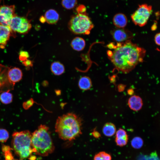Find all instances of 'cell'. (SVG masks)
Here are the masks:
<instances>
[{"instance_id": "ffe728a7", "label": "cell", "mask_w": 160, "mask_h": 160, "mask_svg": "<svg viewBox=\"0 0 160 160\" xmlns=\"http://www.w3.org/2000/svg\"><path fill=\"white\" fill-rule=\"evenodd\" d=\"M77 0H62V5L65 8L70 9L74 8L77 4Z\"/></svg>"}, {"instance_id": "8fae6325", "label": "cell", "mask_w": 160, "mask_h": 160, "mask_svg": "<svg viewBox=\"0 0 160 160\" xmlns=\"http://www.w3.org/2000/svg\"><path fill=\"white\" fill-rule=\"evenodd\" d=\"M12 31L9 26L0 24V46L5 45L9 39Z\"/></svg>"}, {"instance_id": "277c9868", "label": "cell", "mask_w": 160, "mask_h": 160, "mask_svg": "<svg viewBox=\"0 0 160 160\" xmlns=\"http://www.w3.org/2000/svg\"><path fill=\"white\" fill-rule=\"evenodd\" d=\"M32 134L28 130L15 132L12 135V145L15 153L22 160L33 153L31 145Z\"/></svg>"}, {"instance_id": "5bb4252c", "label": "cell", "mask_w": 160, "mask_h": 160, "mask_svg": "<svg viewBox=\"0 0 160 160\" xmlns=\"http://www.w3.org/2000/svg\"><path fill=\"white\" fill-rule=\"evenodd\" d=\"M44 17L46 22L50 24L57 23L59 18V15L58 12L52 9L47 10L45 13Z\"/></svg>"}, {"instance_id": "83f0119b", "label": "cell", "mask_w": 160, "mask_h": 160, "mask_svg": "<svg viewBox=\"0 0 160 160\" xmlns=\"http://www.w3.org/2000/svg\"><path fill=\"white\" fill-rule=\"evenodd\" d=\"M76 10L78 14L86 13V9L85 6L81 4L79 5L76 8Z\"/></svg>"}, {"instance_id": "cb8c5ba5", "label": "cell", "mask_w": 160, "mask_h": 160, "mask_svg": "<svg viewBox=\"0 0 160 160\" xmlns=\"http://www.w3.org/2000/svg\"><path fill=\"white\" fill-rule=\"evenodd\" d=\"M116 138L128 139V136L124 130L120 128L116 132Z\"/></svg>"}, {"instance_id": "7c38bea8", "label": "cell", "mask_w": 160, "mask_h": 160, "mask_svg": "<svg viewBox=\"0 0 160 160\" xmlns=\"http://www.w3.org/2000/svg\"><path fill=\"white\" fill-rule=\"evenodd\" d=\"M128 104L129 108L132 110L137 111L142 108L143 103L141 98L138 96H132L128 99Z\"/></svg>"}, {"instance_id": "1f68e13d", "label": "cell", "mask_w": 160, "mask_h": 160, "mask_svg": "<svg viewBox=\"0 0 160 160\" xmlns=\"http://www.w3.org/2000/svg\"><path fill=\"white\" fill-rule=\"evenodd\" d=\"M40 21L42 23H45L46 21L45 18L44 16H41L39 18Z\"/></svg>"}, {"instance_id": "7402d4cb", "label": "cell", "mask_w": 160, "mask_h": 160, "mask_svg": "<svg viewBox=\"0 0 160 160\" xmlns=\"http://www.w3.org/2000/svg\"><path fill=\"white\" fill-rule=\"evenodd\" d=\"M94 160H111V157L110 154L101 151L95 156Z\"/></svg>"}, {"instance_id": "e0dca14e", "label": "cell", "mask_w": 160, "mask_h": 160, "mask_svg": "<svg viewBox=\"0 0 160 160\" xmlns=\"http://www.w3.org/2000/svg\"><path fill=\"white\" fill-rule=\"evenodd\" d=\"M50 70L54 75L59 76L62 74L65 71L64 65L59 61L52 63L50 66Z\"/></svg>"}, {"instance_id": "5b68a950", "label": "cell", "mask_w": 160, "mask_h": 160, "mask_svg": "<svg viewBox=\"0 0 160 160\" xmlns=\"http://www.w3.org/2000/svg\"><path fill=\"white\" fill-rule=\"evenodd\" d=\"M69 29L76 34L89 35L94 25L86 13L73 16L68 24Z\"/></svg>"}, {"instance_id": "d590c367", "label": "cell", "mask_w": 160, "mask_h": 160, "mask_svg": "<svg viewBox=\"0 0 160 160\" xmlns=\"http://www.w3.org/2000/svg\"><path fill=\"white\" fill-rule=\"evenodd\" d=\"M12 160H19L17 159H13Z\"/></svg>"}, {"instance_id": "4316f807", "label": "cell", "mask_w": 160, "mask_h": 160, "mask_svg": "<svg viewBox=\"0 0 160 160\" xmlns=\"http://www.w3.org/2000/svg\"><path fill=\"white\" fill-rule=\"evenodd\" d=\"M33 103V100L32 99H31L23 103V107L25 109H28L32 105Z\"/></svg>"}, {"instance_id": "603a6c76", "label": "cell", "mask_w": 160, "mask_h": 160, "mask_svg": "<svg viewBox=\"0 0 160 160\" xmlns=\"http://www.w3.org/2000/svg\"><path fill=\"white\" fill-rule=\"evenodd\" d=\"M9 134L8 131L4 129H0V142H5L9 138Z\"/></svg>"}, {"instance_id": "8992f818", "label": "cell", "mask_w": 160, "mask_h": 160, "mask_svg": "<svg viewBox=\"0 0 160 160\" xmlns=\"http://www.w3.org/2000/svg\"><path fill=\"white\" fill-rule=\"evenodd\" d=\"M152 12L151 6L146 4L140 5L132 15V20L136 25L143 26L147 24Z\"/></svg>"}, {"instance_id": "2e32d148", "label": "cell", "mask_w": 160, "mask_h": 160, "mask_svg": "<svg viewBox=\"0 0 160 160\" xmlns=\"http://www.w3.org/2000/svg\"><path fill=\"white\" fill-rule=\"evenodd\" d=\"M102 131L105 136L108 137L112 136L116 132V126L113 123H106L103 127Z\"/></svg>"}, {"instance_id": "836d02e7", "label": "cell", "mask_w": 160, "mask_h": 160, "mask_svg": "<svg viewBox=\"0 0 160 160\" xmlns=\"http://www.w3.org/2000/svg\"><path fill=\"white\" fill-rule=\"evenodd\" d=\"M128 94L130 95H132L134 93V91L132 89H129L127 90Z\"/></svg>"}, {"instance_id": "6da1fadb", "label": "cell", "mask_w": 160, "mask_h": 160, "mask_svg": "<svg viewBox=\"0 0 160 160\" xmlns=\"http://www.w3.org/2000/svg\"><path fill=\"white\" fill-rule=\"evenodd\" d=\"M111 50L107 52L108 58L115 68L127 73L143 60L146 50L131 40L123 42L111 43L107 45Z\"/></svg>"}, {"instance_id": "44dd1931", "label": "cell", "mask_w": 160, "mask_h": 160, "mask_svg": "<svg viewBox=\"0 0 160 160\" xmlns=\"http://www.w3.org/2000/svg\"><path fill=\"white\" fill-rule=\"evenodd\" d=\"M143 143V139L139 137H136L132 139L131 141V145L133 148L139 149L142 147Z\"/></svg>"}, {"instance_id": "4dcf8cb0", "label": "cell", "mask_w": 160, "mask_h": 160, "mask_svg": "<svg viewBox=\"0 0 160 160\" xmlns=\"http://www.w3.org/2000/svg\"><path fill=\"white\" fill-rule=\"evenodd\" d=\"M93 136L96 138H98L100 136V134L98 131L94 129L92 132Z\"/></svg>"}, {"instance_id": "30bf717a", "label": "cell", "mask_w": 160, "mask_h": 160, "mask_svg": "<svg viewBox=\"0 0 160 160\" xmlns=\"http://www.w3.org/2000/svg\"><path fill=\"white\" fill-rule=\"evenodd\" d=\"M7 75L9 82L13 86L15 83L21 80L23 76L22 71L17 67L9 69L7 71Z\"/></svg>"}, {"instance_id": "484cf974", "label": "cell", "mask_w": 160, "mask_h": 160, "mask_svg": "<svg viewBox=\"0 0 160 160\" xmlns=\"http://www.w3.org/2000/svg\"><path fill=\"white\" fill-rule=\"evenodd\" d=\"M29 55L28 53L24 51H21L19 53V59L22 62L27 59Z\"/></svg>"}, {"instance_id": "f546056e", "label": "cell", "mask_w": 160, "mask_h": 160, "mask_svg": "<svg viewBox=\"0 0 160 160\" xmlns=\"http://www.w3.org/2000/svg\"><path fill=\"white\" fill-rule=\"evenodd\" d=\"M154 41L157 45L160 46V33H157L155 36Z\"/></svg>"}, {"instance_id": "52a82bcc", "label": "cell", "mask_w": 160, "mask_h": 160, "mask_svg": "<svg viewBox=\"0 0 160 160\" xmlns=\"http://www.w3.org/2000/svg\"><path fill=\"white\" fill-rule=\"evenodd\" d=\"M8 26L12 31L22 34L28 33L32 27L30 21L27 18L17 15L11 19Z\"/></svg>"}, {"instance_id": "3957f363", "label": "cell", "mask_w": 160, "mask_h": 160, "mask_svg": "<svg viewBox=\"0 0 160 160\" xmlns=\"http://www.w3.org/2000/svg\"><path fill=\"white\" fill-rule=\"evenodd\" d=\"M31 142L33 153L38 155L45 156L54 150L49 128L46 125L41 124L32 134Z\"/></svg>"}, {"instance_id": "9c48e42d", "label": "cell", "mask_w": 160, "mask_h": 160, "mask_svg": "<svg viewBox=\"0 0 160 160\" xmlns=\"http://www.w3.org/2000/svg\"><path fill=\"white\" fill-rule=\"evenodd\" d=\"M111 33L113 39L116 42H123L131 40L133 37L131 32L124 28L114 29L111 30Z\"/></svg>"}, {"instance_id": "f1b7e54d", "label": "cell", "mask_w": 160, "mask_h": 160, "mask_svg": "<svg viewBox=\"0 0 160 160\" xmlns=\"http://www.w3.org/2000/svg\"><path fill=\"white\" fill-rule=\"evenodd\" d=\"M23 65L26 67H31L33 65V63L31 61L28 59L23 61Z\"/></svg>"}, {"instance_id": "ac0fdd59", "label": "cell", "mask_w": 160, "mask_h": 160, "mask_svg": "<svg viewBox=\"0 0 160 160\" xmlns=\"http://www.w3.org/2000/svg\"><path fill=\"white\" fill-rule=\"evenodd\" d=\"M78 86L80 89L82 90H87L90 89L92 86L90 78L87 76L81 77L79 80Z\"/></svg>"}, {"instance_id": "ba28073f", "label": "cell", "mask_w": 160, "mask_h": 160, "mask_svg": "<svg viewBox=\"0 0 160 160\" xmlns=\"http://www.w3.org/2000/svg\"><path fill=\"white\" fill-rule=\"evenodd\" d=\"M15 6L2 5L0 6V24L8 26L11 19L16 15Z\"/></svg>"}, {"instance_id": "9a60e30c", "label": "cell", "mask_w": 160, "mask_h": 160, "mask_svg": "<svg viewBox=\"0 0 160 160\" xmlns=\"http://www.w3.org/2000/svg\"><path fill=\"white\" fill-rule=\"evenodd\" d=\"M71 45V47L74 50L80 51L84 49L86 45L85 41L83 38L77 37L72 40Z\"/></svg>"}, {"instance_id": "7a4b0ae2", "label": "cell", "mask_w": 160, "mask_h": 160, "mask_svg": "<svg viewBox=\"0 0 160 160\" xmlns=\"http://www.w3.org/2000/svg\"><path fill=\"white\" fill-rule=\"evenodd\" d=\"M82 121L78 115L68 113L59 116L55 125L56 132L61 139L71 141L81 134Z\"/></svg>"}, {"instance_id": "e575fe53", "label": "cell", "mask_w": 160, "mask_h": 160, "mask_svg": "<svg viewBox=\"0 0 160 160\" xmlns=\"http://www.w3.org/2000/svg\"><path fill=\"white\" fill-rule=\"evenodd\" d=\"M156 28V24L154 23L151 27V29L152 30H155Z\"/></svg>"}, {"instance_id": "d4e9b609", "label": "cell", "mask_w": 160, "mask_h": 160, "mask_svg": "<svg viewBox=\"0 0 160 160\" xmlns=\"http://www.w3.org/2000/svg\"><path fill=\"white\" fill-rule=\"evenodd\" d=\"M128 140V139L115 138V141L117 145L122 147L127 144Z\"/></svg>"}, {"instance_id": "4fadbf2b", "label": "cell", "mask_w": 160, "mask_h": 160, "mask_svg": "<svg viewBox=\"0 0 160 160\" xmlns=\"http://www.w3.org/2000/svg\"><path fill=\"white\" fill-rule=\"evenodd\" d=\"M113 20L114 25L118 28H124L127 23L126 16L122 13H119L115 15Z\"/></svg>"}, {"instance_id": "d6a6232c", "label": "cell", "mask_w": 160, "mask_h": 160, "mask_svg": "<svg viewBox=\"0 0 160 160\" xmlns=\"http://www.w3.org/2000/svg\"><path fill=\"white\" fill-rule=\"evenodd\" d=\"M124 86L123 85L120 84L118 86V89L119 91H122L124 90Z\"/></svg>"}, {"instance_id": "d6986e66", "label": "cell", "mask_w": 160, "mask_h": 160, "mask_svg": "<svg viewBox=\"0 0 160 160\" xmlns=\"http://www.w3.org/2000/svg\"><path fill=\"white\" fill-rule=\"evenodd\" d=\"M9 91V90H8L3 92L0 94V100L2 103L7 104L12 102L13 96Z\"/></svg>"}]
</instances>
